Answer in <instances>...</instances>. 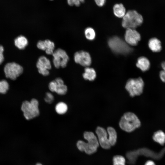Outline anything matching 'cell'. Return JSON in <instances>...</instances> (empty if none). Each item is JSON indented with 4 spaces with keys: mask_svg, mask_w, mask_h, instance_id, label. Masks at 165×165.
I'll return each mask as SVG.
<instances>
[{
    "mask_svg": "<svg viewBox=\"0 0 165 165\" xmlns=\"http://www.w3.org/2000/svg\"><path fill=\"white\" fill-rule=\"evenodd\" d=\"M83 136L87 142L79 141L76 144L78 149L88 154H91L96 152L99 145L96 136L92 132L86 131L84 133Z\"/></svg>",
    "mask_w": 165,
    "mask_h": 165,
    "instance_id": "cell-1",
    "label": "cell"
},
{
    "mask_svg": "<svg viewBox=\"0 0 165 165\" xmlns=\"http://www.w3.org/2000/svg\"><path fill=\"white\" fill-rule=\"evenodd\" d=\"M119 124L122 130L130 132L139 127L141 122L135 114L128 112L124 113L122 117Z\"/></svg>",
    "mask_w": 165,
    "mask_h": 165,
    "instance_id": "cell-2",
    "label": "cell"
},
{
    "mask_svg": "<svg viewBox=\"0 0 165 165\" xmlns=\"http://www.w3.org/2000/svg\"><path fill=\"white\" fill-rule=\"evenodd\" d=\"M122 18V26L127 29H135L141 25L143 21L142 16L134 10L128 11Z\"/></svg>",
    "mask_w": 165,
    "mask_h": 165,
    "instance_id": "cell-3",
    "label": "cell"
},
{
    "mask_svg": "<svg viewBox=\"0 0 165 165\" xmlns=\"http://www.w3.org/2000/svg\"><path fill=\"white\" fill-rule=\"evenodd\" d=\"M108 44L111 50L116 53L126 54L131 52L132 50L129 45L117 36L110 38Z\"/></svg>",
    "mask_w": 165,
    "mask_h": 165,
    "instance_id": "cell-4",
    "label": "cell"
},
{
    "mask_svg": "<svg viewBox=\"0 0 165 165\" xmlns=\"http://www.w3.org/2000/svg\"><path fill=\"white\" fill-rule=\"evenodd\" d=\"M38 106V101L35 99H32L30 101H25L23 103L21 109L27 119H32L39 115Z\"/></svg>",
    "mask_w": 165,
    "mask_h": 165,
    "instance_id": "cell-5",
    "label": "cell"
},
{
    "mask_svg": "<svg viewBox=\"0 0 165 165\" xmlns=\"http://www.w3.org/2000/svg\"><path fill=\"white\" fill-rule=\"evenodd\" d=\"M144 82L141 77L137 79H130L127 81L125 88L130 96L139 95L143 92Z\"/></svg>",
    "mask_w": 165,
    "mask_h": 165,
    "instance_id": "cell-6",
    "label": "cell"
},
{
    "mask_svg": "<svg viewBox=\"0 0 165 165\" xmlns=\"http://www.w3.org/2000/svg\"><path fill=\"white\" fill-rule=\"evenodd\" d=\"M23 69L20 65L15 62L7 64L4 68L6 77L15 80L23 73Z\"/></svg>",
    "mask_w": 165,
    "mask_h": 165,
    "instance_id": "cell-7",
    "label": "cell"
},
{
    "mask_svg": "<svg viewBox=\"0 0 165 165\" xmlns=\"http://www.w3.org/2000/svg\"><path fill=\"white\" fill-rule=\"evenodd\" d=\"M98 141L101 147L108 149L111 147L109 141V136L107 131L103 128L98 127L96 130Z\"/></svg>",
    "mask_w": 165,
    "mask_h": 165,
    "instance_id": "cell-8",
    "label": "cell"
},
{
    "mask_svg": "<svg viewBox=\"0 0 165 165\" xmlns=\"http://www.w3.org/2000/svg\"><path fill=\"white\" fill-rule=\"evenodd\" d=\"M49 88L51 91L55 92L61 95L65 94L67 91V86L64 84L63 80L60 78L51 82L49 83Z\"/></svg>",
    "mask_w": 165,
    "mask_h": 165,
    "instance_id": "cell-9",
    "label": "cell"
},
{
    "mask_svg": "<svg viewBox=\"0 0 165 165\" xmlns=\"http://www.w3.org/2000/svg\"><path fill=\"white\" fill-rule=\"evenodd\" d=\"M36 67L40 74L46 76L49 75V70L51 68V65L49 59L45 56H42L39 57Z\"/></svg>",
    "mask_w": 165,
    "mask_h": 165,
    "instance_id": "cell-10",
    "label": "cell"
},
{
    "mask_svg": "<svg viewBox=\"0 0 165 165\" xmlns=\"http://www.w3.org/2000/svg\"><path fill=\"white\" fill-rule=\"evenodd\" d=\"M74 59L76 63L86 67L89 66L91 63L90 54L82 50L75 52L74 54Z\"/></svg>",
    "mask_w": 165,
    "mask_h": 165,
    "instance_id": "cell-11",
    "label": "cell"
},
{
    "mask_svg": "<svg viewBox=\"0 0 165 165\" xmlns=\"http://www.w3.org/2000/svg\"><path fill=\"white\" fill-rule=\"evenodd\" d=\"M139 33L135 29H127L125 34L126 42L129 45L135 46L137 45L141 40Z\"/></svg>",
    "mask_w": 165,
    "mask_h": 165,
    "instance_id": "cell-12",
    "label": "cell"
},
{
    "mask_svg": "<svg viewBox=\"0 0 165 165\" xmlns=\"http://www.w3.org/2000/svg\"><path fill=\"white\" fill-rule=\"evenodd\" d=\"M148 45L150 50L154 52H159L162 50L161 42L156 38L150 39L148 41Z\"/></svg>",
    "mask_w": 165,
    "mask_h": 165,
    "instance_id": "cell-13",
    "label": "cell"
},
{
    "mask_svg": "<svg viewBox=\"0 0 165 165\" xmlns=\"http://www.w3.org/2000/svg\"><path fill=\"white\" fill-rule=\"evenodd\" d=\"M136 65L142 71L145 72L149 69L150 67V63L147 58L141 57L138 59Z\"/></svg>",
    "mask_w": 165,
    "mask_h": 165,
    "instance_id": "cell-14",
    "label": "cell"
},
{
    "mask_svg": "<svg viewBox=\"0 0 165 165\" xmlns=\"http://www.w3.org/2000/svg\"><path fill=\"white\" fill-rule=\"evenodd\" d=\"M113 10L114 15L119 18H123L127 12L125 7L122 3L115 4L113 7Z\"/></svg>",
    "mask_w": 165,
    "mask_h": 165,
    "instance_id": "cell-15",
    "label": "cell"
},
{
    "mask_svg": "<svg viewBox=\"0 0 165 165\" xmlns=\"http://www.w3.org/2000/svg\"><path fill=\"white\" fill-rule=\"evenodd\" d=\"M82 76L85 79L92 81L95 79L96 74L94 68L87 67L85 68L84 72Z\"/></svg>",
    "mask_w": 165,
    "mask_h": 165,
    "instance_id": "cell-16",
    "label": "cell"
},
{
    "mask_svg": "<svg viewBox=\"0 0 165 165\" xmlns=\"http://www.w3.org/2000/svg\"><path fill=\"white\" fill-rule=\"evenodd\" d=\"M16 46L20 49H23L27 46L28 42L24 36L20 35L17 37L14 40Z\"/></svg>",
    "mask_w": 165,
    "mask_h": 165,
    "instance_id": "cell-17",
    "label": "cell"
},
{
    "mask_svg": "<svg viewBox=\"0 0 165 165\" xmlns=\"http://www.w3.org/2000/svg\"><path fill=\"white\" fill-rule=\"evenodd\" d=\"M109 143L111 146L114 145L116 143L117 139V133L115 129L112 127H108L107 128Z\"/></svg>",
    "mask_w": 165,
    "mask_h": 165,
    "instance_id": "cell-18",
    "label": "cell"
},
{
    "mask_svg": "<svg viewBox=\"0 0 165 165\" xmlns=\"http://www.w3.org/2000/svg\"><path fill=\"white\" fill-rule=\"evenodd\" d=\"M152 138L154 141L161 145L165 143V134L162 130H158L154 133Z\"/></svg>",
    "mask_w": 165,
    "mask_h": 165,
    "instance_id": "cell-19",
    "label": "cell"
},
{
    "mask_svg": "<svg viewBox=\"0 0 165 165\" xmlns=\"http://www.w3.org/2000/svg\"><path fill=\"white\" fill-rule=\"evenodd\" d=\"M44 41L46 47L45 50L46 53L48 55L52 54L55 47L54 43L49 39H46Z\"/></svg>",
    "mask_w": 165,
    "mask_h": 165,
    "instance_id": "cell-20",
    "label": "cell"
},
{
    "mask_svg": "<svg viewBox=\"0 0 165 165\" xmlns=\"http://www.w3.org/2000/svg\"><path fill=\"white\" fill-rule=\"evenodd\" d=\"M68 110L67 105L63 102H60L57 103L55 107L56 112L59 114L65 113Z\"/></svg>",
    "mask_w": 165,
    "mask_h": 165,
    "instance_id": "cell-21",
    "label": "cell"
},
{
    "mask_svg": "<svg viewBox=\"0 0 165 165\" xmlns=\"http://www.w3.org/2000/svg\"><path fill=\"white\" fill-rule=\"evenodd\" d=\"M84 34L86 38L90 40H93L95 37L96 34L95 31L90 27L87 28L85 29Z\"/></svg>",
    "mask_w": 165,
    "mask_h": 165,
    "instance_id": "cell-22",
    "label": "cell"
},
{
    "mask_svg": "<svg viewBox=\"0 0 165 165\" xmlns=\"http://www.w3.org/2000/svg\"><path fill=\"white\" fill-rule=\"evenodd\" d=\"M113 165H125L126 160L123 156L117 155L113 157Z\"/></svg>",
    "mask_w": 165,
    "mask_h": 165,
    "instance_id": "cell-23",
    "label": "cell"
},
{
    "mask_svg": "<svg viewBox=\"0 0 165 165\" xmlns=\"http://www.w3.org/2000/svg\"><path fill=\"white\" fill-rule=\"evenodd\" d=\"M9 85L8 82L5 80L0 81V93L5 94L8 90Z\"/></svg>",
    "mask_w": 165,
    "mask_h": 165,
    "instance_id": "cell-24",
    "label": "cell"
},
{
    "mask_svg": "<svg viewBox=\"0 0 165 165\" xmlns=\"http://www.w3.org/2000/svg\"><path fill=\"white\" fill-rule=\"evenodd\" d=\"M54 97L52 94L50 92H47L46 94L45 101L47 103L50 104L54 100Z\"/></svg>",
    "mask_w": 165,
    "mask_h": 165,
    "instance_id": "cell-25",
    "label": "cell"
},
{
    "mask_svg": "<svg viewBox=\"0 0 165 165\" xmlns=\"http://www.w3.org/2000/svg\"><path fill=\"white\" fill-rule=\"evenodd\" d=\"M37 46L38 48L40 50H45L46 49L44 41H39L37 43Z\"/></svg>",
    "mask_w": 165,
    "mask_h": 165,
    "instance_id": "cell-26",
    "label": "cell"
},
{
    "mask_svg": "<svg viewBox=\"0 0 165 165\" xmlns=\"http://www.w3.org/2000/svg\"><path fill=\"white\" fill-rule=\"evenodd\" d=\"M68 4L70 6L75 5L79 6L81 4V2L79 0H67Z\"/></svg>",
    "mask_w": 165,
    "mask_h": 165,
    "instance_id": "cell-27",
    "label": "cell"
},
{
    "mask_svg": "<svg viewBox=\"0 0 165 165\" xmlns=\"http://www.w3.org/2000/svg\"><path fill=\"white\" fill-rule=\"evenodd\" d=\"M96 4L99 7H102L105 4L106 0H94Z\"/></svg>",
    "mask_w": 165,
    "mask_h": 165,
    "instance_id": "cell-28",
    "label": "cell"
},
{
    "mask_svg": "<svg viewBox=\"0 0 165 165\" xmlns=\"http://www.w3.org/2000/svg\"><path fill=\"white\" fill-rule=\"evenodd\" d=\"M159 76L161 80L165 82V71L162 70L159 73Z\"/></svg>",
    "mask_w": 165,
    "mask_h": 165,
    "instance_id": "cell-29",
    "label": "cell"
},
{
    "mask_svg": "<svg viewBox=\"0 0 165 165\" xmlns=\"http://www.w3.org/2000/svg\"><path fill=\"white\" fill-rule=\"evenodd\" d=\"M145 165H156L154 162L152 160L147 161L145 163Z\"/></svg>",
    "mask_w": 165,
    "mask_h": 165,
    "instance_id": "cell-30",
    "label": "cell"
},
{
    "mask_svg": "<svg viewBox=\"0 0 165 165\" xmlns=\"http://www.w3.org/2000/svg\"><path fill=\"white\" fill-rule=\"evenodd\" d=\"M4 60V57L3 53H0V64L3 62Z\"/></svg>",
    "mask_w": 165,
    "mask_h": 165,
    "instance_id": "cell-31",
    "label": "cell"
},
{
    "mask_svg": "<svg viewBox=\"0 0 165 165\" xmlns=\"http://www.w3.org/2000/svg\"><path fill=\"white\" fill-rule=\"evenodd\" d=\"M161 66L163 70L165 71V61H163L162 62Z\"/></svg>",
    "mask_w": 165,
    "mask_h": 165,
    "instance_id": "cell-32",
    "label": "cell"
},
{
    "mask_svg": "<svg viewBox=\"0 0 165 165\" xmlns=\"http://www.w3.org/2000/svg\"><path fill=\"white\" fill-rule=\"evenodd\" d=\"M4 50V49L3 46L0 45V53H3Z\"/></svg>",
    "mask_w": 165,
    "mask_h": 165,
    "instance_id": "cell-33",
    "label": "cell"
},
{
    "mask_svg": "<svg viewBox=\"0 0 165 165\" xmlns=\"http://www.w3.org/2000/svg\"><path fill=\"white\" fill-rule=\"evenodd\" d=\"M81 3H83L84 2L85 0H79Z\"/></svg>",
    "mask_w": 165,
    "mask_h": 165,
    "instance_id": "cell-34",
    "label": "cell"
},
{
    "mask_svg": "<svg viewBox=\"0 0 165 165\" xmlns=\"http://www.w3.org/2000/svg\"><path fill=\"white\" fill-rule=\"evenodd\" d=\"M36 165H42L40 163H38L36 164Z\"/></svg>",
    "mask_w": 165,
    "mask_h": 165,
    "instance_id": "cell-35",
    "label": "cell"
},
{
    "mask_svg": "<svg viewBox=\"0 0 165 165\" xmlns=\"http://www.w3.org/2000/svg\"></svg>",
    "mask_w": 165,
    "mask_h": 165,
    "instance_id": "cell-36",
    "label": "cell"
}]
</instances>
